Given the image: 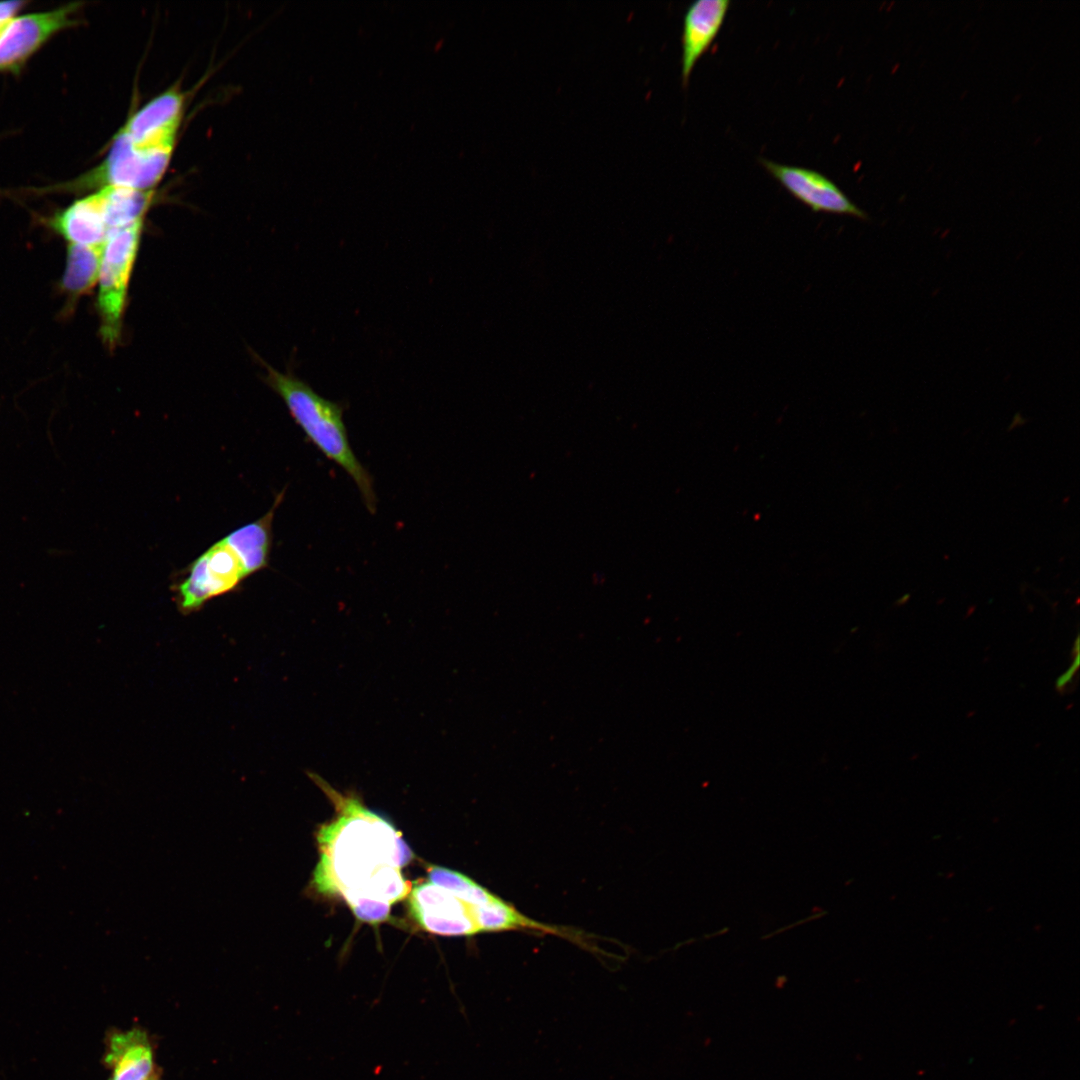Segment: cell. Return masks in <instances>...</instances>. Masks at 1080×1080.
<instances>
[{
	"label": "cell",
	"mask_w": 1080,
	"mask_h": 1080,
	"mask_svg": "<svg viewBox=\"0 0 1080 1080\" xmlns=\"http://www.w3.org/2000/svg\"><path fill=\"white\" fill-rule=\"evenodd\" d=\"M311 778L336 812L317 832L320 854L313 887L342 896L362 921H384L391 905L411 890L401 874L413 856L409 846L390 822L365 807L357 796L335 790L318 775Z\"/></svg>",
	"instance_id": "6da1fadb"
},
{
	"label": "cell",
	"mask_w": 1080,
	"mask_h": 1080,
	"mask_svg": "<svg viewBox=\"0 0 1080 1080\" xmlns=\"http://www.w3.org/2000/svg\"><path fill=\"white\" fill-rule=\"evenodd\" d=\"M428 880L411 888L409 910L424 930L444 936L482 932L534 931L560 934V928L529 918L513 905L460 872L431 865Z\"/></svg>",
	"instance_id": "7a4b0ae2"
},
{
	"label": "cell",
	"mask_w": 1080,
	"mask_h": 1080,
	"mask_svg": "<svg viewBox=\"0 0 1080 1080\" xmlns=\"http://www.w3.org/2000/svg\"><path fill=\"white\" fill-rule=\"evenodd\" d=\"M214 543L187 567L176 585L178 607L189 613L208 600L233 591L245 578L265 568L272 545V523L277 506Z\"/></svg>",
	"instance_id": "3957f363"
},
{
	"label": "cell",
	"mask_w": 1080,
	"mask_h": 1080,
	"mask_svg": "<svg viewBox=\"0 0 1080 1080\" xmlns=\"http://www.w3.org/2000/svg\"><path fill=\"white\" fill-rule=\"evenodd\" d=\"M267 384L282 398L295 423L326 458L340 466L355 482L363 503L375 513L377 497L373 478L357 459L343 420L344 407L315 392L290 373L266 365Z\"/></svg>",
	"instance_id": "277c9868"
},
{
	"label": "cell",
	"mask_w": 1080,
	"mask_h": 1080,
	"mask_svg": "<svg viewBox=\"0 0 1080 1080\" xmlns=\"http://www.w3.org/2000/svg\"><path fill=\"white\" fill-rule=\"evenodd\" d=\"M173 149L172 146L135 145L119 130L101 164L69 182L43 190L84 192L109 186L152 190L164 175Z\"/></svg>",
	"instance_id": "5b68a950"
},
{
	"label": "cell",
	"mask_w": 1080,
	"mask_h": 1080,
	"mask_svg": "<svg viewBox=\"0 0 1080 1080\" xmlns=\"http://www.w3.org/2000/svg\"><path fill=\"white\" fill-rule=\"evenodd\" d=\"M143 219L111 232L103 245L98 312L104 343L113 348L121 336L129 279L136 260Z\"/></svg>",
	"instance_id": "8992f818"
},
{
	"label": "cell",
	"mask_w": 1080,
	"mask_h": 1080,
	"mask_svg": "<svg viewBox=\"0 0 1080 1080\" xmlns=\"http://www.w3.org/2000/svg\"><path fill=\"white\" fill-rule=\"evenodd\" d=\"M81 3L16 16L0 32V72L17 73L50 38L78 23Z\"/></svg>",
	"instance_id": "52a82bcc"
},
{
	"label": "cell",
	"mask_w": 1080,
	"mask_h": 1080,
	"mask_svg": "<svg viewBox=\"0 0 1080 1080\" xmlns=\"http://www.w3.org/2000/svg\"><path fill=\"white\" fill-rule=\"evenodd\" d=\"M760 163L794 198L808 206L813 212L851 215L859 219H867V214L823 174L767 159H761Z\"/></svg>",
	"instance_id": "ba28073f"
},
{
	"label": "cell",
	"mask_w": 1080,
	"mask_h": 1080,
	"mask_svg": "<svg viewBox=\"0 0 1080 1080\" xmlns=\"http://www.w3.org/2000/svg\"><path fill=\"white\" fill-rule=\"evenodd\" d=\"M183 106V94L167 90L133 114L121 130L138 146H174Z\"/></svg>",
	"instance_id": "9c48e42d"
},
{
	"label": "cell",
	"mask_w": 1080,
	"mask_h": 1080,
	"mask_svg": "<svg viewBox=\"0 0 1080 1080\" xmlns=\"http://www.w3.org/2000/svg\"><path fill=\"white\" fill-rule=\"evenodd\" d=\"M730 5L729 0H698L684 15L681 77L686 85L700 57L718 35Z\"/></svg>",
	"instance_id": "30bf717a"
},
{
	"label": "cell",
	"mask_w": 1080,
	"mask_h": 1080,
	"mask_svg": "<svg viewBox=\"0 0 1080 1080\" xmlns=\"http://www.w3.org/2000/svg\"><path fill=\"white\" fill-rule=\"evenodd\" d=\"M104 1060L111 1070L108 1080H150L154 1077V1050L143 1029L111 1033Z\"/></svg>",
	"instance_id": "8fae6325"
},
{
	"label": "cell",
	"mask_w": 1080,
	"mask_h": 1080,
	"mask_svg": "<svg viewBox=\"0 0 1080 1080\" xmlns=\"http://www.w3.org/2000/svg\"><path fill=\"white\" fill-rule=\"evenodd\" d=\"M50 226L70 244L103 246L109 230L101 191L73 202L51 219Z\"/></svg>",
	"instance_id": "7c38bea8"
},
{
	"label": "cell",
	"mask_w": 1080,
	"mask_h": 1080,
	"mask_svg": "<svg viewBox=\"0 0 1080 1080\" xmlns=\"http://www.w3.org/2000/svg\"><path fill=\"white\" fill-rule=\"evenodd\" d=\"M102 253L103 246L69 244L61 289L70 307L98 282Z\"/></svg>",
	"instance_id": "4fadbf2b"
},
{
	"label": "cell",
	"mask_w": 1080,
	"mask_h": 1080,
	"mask_svg": "<svg viewBox=\"0 0 1080 1080\" xmlns=\"http://www.w3.org/2000/svg\"><path fill=\"white\" fill-rule=\"evenodd\" d=\"M100 191L109 234L143 219L153 200L152 190L109 186Z\"/></svg>",
	"instance_id": "5bb4252c"
},
{
	"label": "cell",
	"mask_w": 1080,
	"mask_h": 1080,
	"mask_svg": "<svg viewBox=\"0 0 1080 1080\" xmlns=\"http://www.w3.org/2000/svg\"><path fill=\"white\" fill-rule=\"evenodd\" d=\"M27 2L20 0L0 1V24H5L16 17Z\"/></svg>",
	"instance_id": "9a60e30c"
},
{
	"label": "cell",
	"mask_w": 1080,
	"mask_h": 1080,
	"mask_svg": "<svg viewBox=\"0 0 1080 1080\" xmlns=\"http://www.w3.org/2000/svg\"><path fill=\"white\" fill-rule=\"evenodd\" d=\"M1078 663H1079V658H1078V654H1077L1074 664H1072L1070 669L1068 671L1064 672V674L1057 680L1058 688H1061V687H1063V686H1065L1067 684V682L1071 679L1072 675L1077 670Z\"/></svg>",
	"instance_id": "2e32d148"
},
{
	"label": "cell",
	"mask_w": 1080,
	"mask_h": 1080,
	"mask_svg": "<svg viewBox=\"0 0 1080 1080\" xmlns=\"http://www.w3.org/2000/svg\"><path fill=\"white\" fill-rule=\"evenodd\" d=\"M7 23H8V22H7ZM5 24H6V23H5ZM5 24H0V32H1V30L3 29V27L5 26Z\"/></svg>",
	"instance_id": "e0dca14e"
},
{
	"label": "cell",
	"mask_w": 1080,
	"mask_h": 1080,
	"mask_svg": "<svg viewBox=\"0 0 1080 1080\" xmlns=\"http://www.w3.org/2000/svg\"><path fill=\"white\" fill-rule=\"evenodd\" d=\"M150 1080H158V1079H156L155 1077H153V1078H151Z\"/></svg>",
	"instance_id": "ac0fdd59"
}]
</instances>
